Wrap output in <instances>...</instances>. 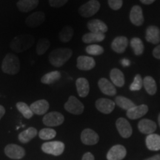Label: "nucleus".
<instances>
[{"label": "nucleus", "mask_w": 160, "mask_h": 160, "mask_svg": "<svg viewBox=\"0 0 160 160\" xmlns=\"http://www.w3.org/2000/svg\"><path fill=\"white\" fill-rule=\"evenodd\" d=\"M145 160H160V154H157L153 157H150L148 159H146Z\"/></svg>", "instance_id": "nucleus-45"}, {"label": "nucleus", "mask_w": 160, "mask_h": 160, "mask_svg": "<svg viewBox=\"0 0 160 160\" xmlns=\"http://www.w3.org/2000/svg\"><path fill=\"white\" fill-rule=\"evenodd\" d=\"M131 46L133 52H134L135 55L140 56L143 53L144 45L142 41L139 38H133L131 40Z\"/></svg>", "instance_id": "nucleus-35"}, {"label": "nucleus", "mask_w": 160, "mask_h": 160, "mask_svg": "<svg viewBox=\"0 0 160 160\" xmlns=\"http://www.w3.org/2000/svg\"><path fill=\"white\" fill-rule=\"evenodd\" d=\"M2 71L9 75H16L20 71V62L17 55L8 53L5 55L2 63Z\"/></svg>", "instance_id": "nucleus-3"}, {"label": "nucleus", "mask_w": 160, "mask_h": 160, "mask_svg": "<svg viewBox=\"0 0 160 160\" xmlns=\"http://www.w3.org/2000/svg\"><path fill=\"white\" fill-rule=\"evenodd\" d=\"M87 27L90 32L96 33H105L108 31V28L105 22L100 19H92L87 24Z\"/></svg>", "instance_id": "nucleus-16"}, {"label": "nucleus", "mask_w": 160, "mask_h": 160, "mask_svg": "<svg viewBox=\"0 0 160 160\" xmlns=\"http://www.w3.org/2000/svg\"><path fill=\"white\" fill-rule=\"evenodd\" d=\"M73 35V30L70 26H65L61 30L59 33V38L60 41L62 42H68L72 39Z\"/></svg>", "instance_id": "nucleus-32"}, {"label": "nucleus", "mask_w": 160, "mask_h": 160, "mask_svg": "<svg viewBox=\"0 0 160 160\" xmlns=\"http://www.w3.org/2000/svg\"><path fill=\"white\" fill-rule=\"evenodd\" d=\"M115 103L119 107L122 108L123 110H125V111H128V110L136 106L135 104L131 99L122 97V96H119V97L115 98Z\"/></svg>", "instance_id": "nucleus-31"}, {"label": "nucleus", "mask_w": 160, "mask_h": 160, "mask_svg": "<svg viewBox=\"0 0 160 160\" xmlns=\"http://www.w3.org/2000/svg\"><path fill=\"white\" fill-rule=\"evenodd\" d=\"M110 77L113 85L117 87L122 88L125 85V77L123 73L120 70L117 68H113L111 71L110 73Z\"/></svg>", "instance_id": "nucleus-26"}, {"label": "nucleus", "mask_w": 160, "mask_h": 160, "mask_svg": "<svg viewBox=\"0 0 160 160\" xmlns=\"http://www.w3.org/2000/svg\"><path fill=\"white\" fill-rule=\"evenodd\" d=\"M98 87H99L100 91L105 95L113 97L117 93V89H116L113 84L105 78H101L99 80Z\"/></svg>", "instance_id": "nucleus-18"}, {"label": "nucleus", "mask_w": 160, "mask_h": 160, "mask_svg": "<svg viewBox=\"0 0 160 160\" xmlns=\"http://www.w3.org/2000/svg\"><path fill=\"white\" fill-rule=\"evenodd\" d=\"M156 0H140L142 3L145 4V5H151V4L153 3Z\"/></svg>", "instance_id": "nucleus-44"}, {"label": "nucleus", "mask_w": 160, "mask_h": 160, "mask_svg": "<svg viewBox=\"0 0 160 160\" xmlns=\"http://www.w3.org/2000/svg\"><path fill=\"white\" fill-rule=\"evenodd\" d=\"M42 150L47 154L60 156L65 151V144L59 141L48 142L42 145Z\"/></svg>", "instance_id": "nucleus-4"}, {"label": "nucleus", "mask_w": 160, "mask_h": 160, "mask_svg": "<svg viewBox=\"0 0 160 160\" xmlns=\"http://www.w3.org/2000/svg\"><path fill=\"white\" fill-rule=\"evenodd\" d=\"M128 45V39L125 37H116L111 43V48L118 53H122Z\"/></svg>", "instance_id": "nucleus-22"}, {"label": "nucleus", "mask_w": 160, "mask_h": 160, "mask_svg": "<svg viewBox=\"0 0 160 160\" xmlns=\"http://www.w3.org/2000/svg\"><path fill=\"white\" fill-rule=\"evenodd\" d=\"M85 51H86V53L89 55L99 56L103 53L104 48L101 45L93 44V45L88 46V47L85 48Z\"/></svg>", "instance_id": "nucleus-37"}, {"label": "nucleus", "mask_w": 160, "mask_h": 160, "mask_svg": "<svg viewBox=\"0 0 160 160\" xmlns=\"http://www.w3.org/2000/svg\"><path fill=\"white\" fill-rule=\"evenodd\" d=\"M99 137L97 133L91 128L83 130L81 133V141L86 145H94L98 143Z\"/></svg>", "instance_id": "nucleus-12"}, {"label": "nucleus", "mask_w": 160, "mask_h": 160, "mask_svg": "<svg viewBox=\"0 0 160 160\" xmlns=\"http://www.w3.org/2000/svg\"><path fill=\"white\" fill-rule=\"evenodd\" d=\"M148 111V107L146 105H140L132 108L127 111L126 116L131 119H137L142 117Z\"/></svg>", "instance_id": "nucleus-20"}, {"label": "nucleus", "mask_w": 160, "mask_h": 160, "mask_svg": "<svg viewBox=\"0 0 160 160\" xmlns=\"http://www.w3.org/2000/svg\"><path fill=\"white\" fill-rule=\"evenodd\" d=\"M130 20L136 26H141L144 22L142 9L139 5H134L130 13Z\"/></svg>", "instance_id": "nucleus-21"}, {"label": "nucleus", "mask_w": 160, "mask_h": 160, "mask_svg": "<svg viewBox=\"0 0 160 160\" xmlns=\"http://www.w3.org/2000/svg\"><path fill=\"white\" fill-rule=\"evenodd\" d=\"M49 103L45 99H39L34 102L30 105V108L33 113V114L37 115H44L47 113L49 109Z\"/></svg>", "instance_id": "nucleus-15"}, {"label": "nucleus", "mask_w": 160, "mask_h": 160, "mask_svg": "<svg viewBox=\"0 0 160 160\" xmlns=\"http://www.w3.org/2000/svg\"><path fill=\"white\" fill-rule=\"evenodd\" d=\"M5 153L12 159H20L25 156V151L21 146L15 144H9L5 148Z\"/></svg>", "instance_id": "nucleus-8"}, {"label": "nucleus", "mask_w": 160, "mask_h": 160, "mask_svg": "<svg viewBox=\"0 0 160 160\" xmlns=\"http://www.w3.org/2000/svg\"><path fill=\"white\" fill-rule=\"evenodd\" d=\"M157 124L151 119H143L138 123V128L142 133L144 134H152L157 130Z\"/></svg>", "instance_id": "nucleus-17"}, {"label": "nucleus", "mask_w": 160, "mask_h": 160, "mask_svg": "<svg viewBox=\"0 0 160 160\" xmlns=\"http://www.w3.org/2000/svg\"><path fill=\"white\" fill-rule=\"evenodd\" d=\"M45 20V14L42 11H37L26 18L25 24L29 28H37L42 25Z\"/></svg>", "instance_id": "nucleus-10"}, {"label": "nucleus", "mask_w": 160, "mask_h": 160, "mask_svg": "<svg viewBox=\"0 0 160 160\" xmlns=\"http://www.w3.org/2000/svg\"><path fill=\"white\" fill-rule=\"evenodd\" d=\"M35 43V38L31 34H21L13 38L11 48L16 53H22L31 48Z\"/></svg>", "instance_id": "nucleus-1"}, {"label": "nucleus", "mask_w": 160, "mask_h": 160, "mask_svg": "<svg viewBox=\"0 0 160 160\" xmlns=\"http://www.w3.org/2000/svg\"><path fill=\"white\" fill-rule=\"evenodd\" d=\"M105 39V35L104 33H96L89 32L85 33L82 37V40L84 43L92 44L96 42H101Z\"/></svg>", "instance_id": "nucleus-28"}, {"label": "nucleus", "mask_w": 160, "mask_h": 160, "mask_svg": "<svg viewBox=\"0 0 160 160\" xmlns=\"http://www.w3.org/2000/svg\"><path fill=\"white\" fill-rule=\"evenodd\" d=\"M5 114V108L2 105H0V120H1V119Z\"/></svg>", "instance_id": "nucleus-43"}, {"label": "nucleus", "mask_w": 160, "mask_h": 160, "mask_svg": "<svg viewBox=\"0 0 160 160\" xmlns=\"http://www.w3.org/2000/svg\"><path fill=\"white\" fill-rule=\"evenodd\" d=\"M76 86H77V93L80 97L84 98L88 95L90 91V85L88 81L85 78H78L77 81H76Z\"/></svg>", "instance_id": "nucleus-23"}, {"label": "nucleus", "mask_w": 160, "mask_h": 160, "mask_svg": "<svg viewBox=\"0 0 160 160\" xmlns=\"http://www.w3.org/2000/svg\"><path fill=\"white\" fill-rule=\"evenodd\" d=\"M38 132L37 130L35 128L31 127L25 130V131L21 132L18 136V139H19L20 142L26 144L29 142L31 139L37 137Z\"/></svg>", "instance_id": "nucleus-27"}, {"label": "nucleus", "mask_w": 160, "mask_h": 160, "mask_svg": "<svg viewBox=\"0 0 160 160\" xmlns=\"http://www.w3.org/2000/svg\"><path fill=\"white\" fill-rule=\"evenodd\" d=\"M82 160H95V158L94 156L91 153L88 152V153H85V154L83 155Z\"/></svg>", "instance_id": "nucleus-42"}, {"label": "nucleus", "mask_w": 160, "mask_h": 160, "mask_svg": "<svg viewBox=\"0 0 160 160\" xmlns=\"http://www.w3.org/2000/svg\"><path fill=\"white\" fill-rule=\"evenodd\" d=\"M143 85L145 88V91L150 95H154L157 93V86L156 81L152 77L148 76L143 79Z\"/></svg>", "instance_id": "nucleus-29"}, {"label": "nucleus", "mask_w": 160, "mask_h": 160, "mask_svg": "<svg viewBox=\"0 0 160 160\" xmlns=\"http://www.w3.org/2000/svg\"><path fill=\"white\" fill-rule=\"evenodd\" d=\"M96 65V62L93 57L87 56H79L77 58V67L81 71H90L92 70Z\"/></svg>", "instance_id": "nucleus-14"}, {"label": "nucleus", "mask_w": 160, "mask_h": 160, "mask_svg": "<svg viewBox=\"0 0 160 160\" xmlns=\"http://www.w3.org/2000/svg\"><path fill=\"white\" fill-rule=\"evenodd\" d=\"M56 135H57V132L52 128H42L39 132V138L43 140L53 139Z\"/></svg>", "instance_id": "nucleus-36"}, {"label": "nucleus", "mask_w": 160, "mask_h": 160, "mask_svg": "<svg viewBox=\"0 0 160 160\" xmlns=\"http://www.w3.org/2000/svg\"><path fill=\"white\" fill-rule=\"evenodd\" d=\"M65 109L69 113L74 115H80L84 111V105L74 96L69 97L68 100L64 105Z\"/></svg>", "instance_id": "nucleus-6"}, {"label": "nucleus", "mask_w": 160, "mask_h": 160, "mask_svg": "<svg viewBox=\"0 0 160 160\" xmlns=\"http://www.w3.org/2000/svg\"><path fill=\"white\" fill-rule=\"evenodd\" d=\"M127 151L123 145H117L113 146L107 153L108 160H122L126 157Z\"/></svg>", "instance_id": "nucleus-13"}, {"label": "nucleus", "mask_w": 160, "mask_h": 160, "mask_svg": "<svg viewBox=\"0 0 160 160\" xmlns=\"http://www.w3.org/2000/svg\"><path fill=\"white\" fill-rule=\"evenodd\" d=\"M65 121V117L61 113L57 111H52L45 115L42 122L48 127H56L61 125Z\"/></svg>", "instance_id": "nucleus-7"}, {"label": "nucleus", "mask_w": 160, "mask_h": 160, "mask_svg": "<svg viewBox=\"0 0 160 160\" xmlns=\"http://www.w3.org/2000/svg\"><path fill=\"white\" fill-rule=\"evenodd\" d=\"M96 108L98 111L105 114H109L115 108V102L109 99L100 98L96 101Z\"/></svg>", "instance_id": "nucleus-11"}, {"label": "nucleus", "mask_w": 160, "mask_h": 160, "mask_svg": "<svg viewBox=\"0 0 160 160\" xmlns=\"http://www.w3.org/2000/svg\"><path fill=\"white\" fill-rule=\"evenodd\" d=\"M68 0H49V5L53 8H60L65 5Z\"/></svg>", "instance_id": "nucleus-40"}, {"label": "nucleus", "mask_w": 160, "mask_h": 160, "mask_svg": "<svg viewBox=\"0 0 160 160\" xmlns=\"http://www.w3.org/2000/svg\"><path fill=\"white\" fill-rule=\"evenodd\" d=\"M143 85V80L142 79L141 76L139 74H137L135 76L133 82L130 86V90L131 91H139L142 88Z\"/></svg>", "instance_id": "nucleus-38"}, {"label": "nucleus", "mask_w": 160, "mask_h": 160, "mask_svg": "<svg viewBox=\"0 0 160 160\" xmlns=\"http://www.w3.org/2000/svg\"><path fill=\"white\" fill-rule=\"evenodd\" d=\"M158 122H159V125L160 127V113L159 114V117H158Z\"/></svg>", "instance_id": "nucleus-47"}, {"label": "nucleus", "mask_w": 160, "mask_h": 160, "mask_svg": "<svg viewBox=\"0 0 160 160\" xmlns=\"http://www.w3.org/2000/svg\"><path fill=\"white\" fill-rule=\"evenodd\" d=\"M146 146L150 151H160V136L156 133L149 134L145 139Z\"/></svg>", "instance_id": "nucleus-25"}, {"label": "nucleus", "mask_w": 160, "mask_h": 160, "mask_svg": "<svg viewBox=\"0 0 160 160\" xmlns=\"http://www.w3.org/2000/svg\"><path fill=\"white\" fill-rule=\"evenodd\" d=\"M38 5L39 0H19L17 3V7L19 11L22 13H28L35 9Z\"/></svg>", "instance_id": "nucleus-24"}, {"label": "nucleus", "mask_w": 160, "mask_h": 160, "mask_svg": "<svg viewBox=\"0 0 160 160\" xmlns=\"http://www.w3.org/2000/svg\"><path fill=\"white\" fill-rule=\"evenodd\" d=\"M51 45L50 41L48 39H40L37 43V47H36V51L39 56L43 55L45 52L48 50Z\"/></svg>", "instance_id": "nucleus-34"}, {"label": "nucleus", "mask_w": 160, "mask_h": 160, "mask_svg": "<svg viewBox=\"0 0 160 160\" xmlns=\"http://www.w3.org/2000/svg\"><path fill=\"white\" fill-rule=\"evenodd\" d=\"M61 78V73L58 71L49 72L41 78V82L45 85H51L59 81Z\"/></svg>", "instance_id": "nucleus-30"}, {"label": "nucleus", "mask_w": 160, "mask_h": 160, "mask_svg": "<svg viewBox=\"0 0 160 160\" xmlns=\"http://www.w3.org/2000/svg\"><path fill=\"white\" fill-rule=\"evenodd\" d=\"M153 56L156 58V59H160V45H157V47L153 49Z\"/></svg>", "instance_id": "nucleus-41"}, {"label": "nucleus", "mask_w": 160, "mask_h": 160, "mask_svg": "<svg viewBox=\"0 0 160 160\" xmlns=\"http://www.w3.org/2000/svg\"><path fill=\"white\" fill-rule=\"evenodd\" d=\"M145 39L148 42L157 45L160 42V30L158 27L154 25L149 26L146 29Z\"/></svg>", "instance_id": "nucleus-19"}, {"label": "nucleus", "mask_w": 160, "mask_h": 160, "mask_svg": "<svg viewBox=\"0 0 160 160\" xmlns=\"http://www.w3.org/2000/svg\"><path fill=\"white\" fill-rule=\"evenodd\" d=\"M17 108L25 119H31L33 116V113L30 108V106L23 102H19L17 103Z\"/></svg>", "instance_id": "nucleus-33"}, {"label": "nucleus", "mask_w": 160, "mask_h": 160, "mask_svg": "<svg viewBox=\"0 0 160 160\" xmlns=\"http://www.w3.org/2000/svg\"><path fill=\"white\" fill-rule=\"evenodd\" d=\"M100 9V3L97 0H90L79 8V14L82 17L88 18L95 15Z\"/></svg>", "instance_id": "nucleus-5"}, {"label": "nucleus", "mask_w": 160, "mask_h": 160, "mask_svg": "<svg viewBox=\"0 0 160 160\" xmlns=\"http://www.w3.org/2000/svg\"><path fill=\"white\" fill-rule=\"evenodd\" d=\"M108 2L110 8L114 11L119 10L123 5V0H108Z\"/></svg>", "instance_id": "nucleus-39"}, {"label": "nucleus", "mask_w": 160, "mask_h": 160, "mask_svg": "<svg viewBox=\"0 0 160 160\" xmlns=\"http://www.w3.org/2000/svg\"><path fill=\"white\" fill-rule=\"evenodd\" d=\"M122 64L123 66H128L130 65V62L127 59H122Z\"/></svg>", "instance_id": "nucleus-46"}, {"label": "nucleus", "mask_w": 160, "mask_h": 160, "mask_svg": "<svg viewBox=\"0 0 160 160\" xmlns=\"http://www.w3.org/2000/svg\"><path fill=\"white\" fill-rule=\"evenodd\" d=\"M73 55V51L70 48H57L52 51L48 55L50 63L56 68L65 65Z\"/></svg>", "instance_id": "nucleus-2"}, {"label": "nucleus", "mask_w": 160, "mask_h": 160, "mask_svg": "<svg viewBox=\"0 0 160 160\" xmlns=\"http://www.w3.org/2000/svg\"><path fill=\"white\" fill-rule=\"evenodd\" d=\"M116 126L122 137L128 139L132 135L133 130L131 124L125 118H119L116 122Z\"/></svg>", "instance_id": "nucleus-9"}]
</instances>
